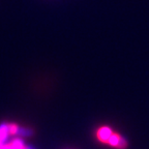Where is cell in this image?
<instances>
[{"mask_svg": "<svg viewBox=\"0 0 149 149\" xmlns=\"http://www.w3.org/2000/svg\"><path fill=\"white\" fill-rule=\"evenodd\" d=\"M112 134H113V132H112V130L110 127H108V126H102L100 128H98L96 136H97V139L100 140V142L108 143Z\"/></svg>", "mask_w": 149, "mask_h": 149, "instance_id": "cell-1", "label": "cell"}, {"mask_svg": "<svg viewBox=\"0 0 149 149\" xmlns=\"http://www.w3.org/2000/svg\"><path fill=\"white\" fill-rule=\"evenodd\" d=\"M9 128L8 123H1L0 124V142L5 143V141L8 138Z\"/></svg>", "mask_w": 149, "mask_h": 149, "instance_id": "cell-2", "label": "cell"}, {"mask_svg": "<svg viewBox=\"0 0 149 149\" xmlns=\"http://www.w3.org/2000/svg\"><path fill=\"white\" fill-rule=\"evenodd\" d=\"M120 140H121V136L119 135V134L113 133L111 137H110L108 143H109V145H111L112 147H117L119 144V142H120Z\"/></svg>", "mask_w": 149, "mask_h": 149, "instance_id": "cell-3", "label": "cell"}, {"mask_svg": "<svg viewBox=\"0 0 149 149\" xmlns=\"http://www.w3.org/2000/svg\"><path fill=\"white\" fill-rule=\"evenodd\" d=\"M17 135L21 136V137H30L33 135V130L28 127H19Z\"/></svg>", "mask_w": 149, "mask_h": 149, "instance_id": "cell-4", "label": "cell"}, {"mask_svg": "<svg viewBox=\"0 0 149 149\" xmlns=\"http://www.w3.org/2000/svg\"><path fill=\"white\" fill-rule=\"evenodd\" d=\"M8 128H9V134L12 135H17L19 130V126L16 123H8Z\"/></svg>", "mask_w": 149, "mask_h": 149, "instance_id": "cell-5", "label": "cell"}, {"mask_svg": "<svg viewBox=\"0 0 149 149\" xmlns=\"http://www.w3.org/2000/svg\"><path fill=\"white\" fill-rule=\"evenodd\" d=\"M126 146H127V141H126V139H124V138L121 137V140H120V142H119L118 146H117V148L118 149H125Z\"/></svg>", "mask_w": 149, "mask_h": 149, "instance_id": "cell-6", "label": "cell"}, {"mask_svg": "<svg viewBox=\"0 0 149 149\" xmlns=\"http://www.w3.org/2000/svg\"><path fill=\"white\" fill-rule=\"evenodd\" d=\"M24 149H34V148H33V147H31V146H28V145H26Z\"/></svg>", "mask_w": 149, "mask_h": 149, "instance_id": "cell-7", "label": "cell"}]
</instances>
